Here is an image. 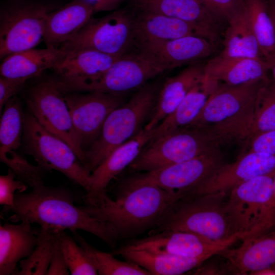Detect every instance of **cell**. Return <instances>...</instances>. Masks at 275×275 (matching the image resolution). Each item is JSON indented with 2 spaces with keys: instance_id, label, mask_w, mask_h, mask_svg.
Segmentation results:
<instances>
[{
  "instance_id": "1f68e13d",
  "label": "cell",
  "mask_w": 275,
  "mask_h": 275,
  "mask_svg": "<svg viewBox=\"0 0 275 275\" xmlns=\"http://www.w3.org/2000/svg\"><path fill=\"white\" fill-rule=\"evenodd\" d=\"M59 230L41 226L36 230L38 240L32 254L19 263L17 275H45L52 257ZM65 231V230H64Z\"/></svg>"
},
{
  "instance_id": "4dcf8cb0",
  "label": "cell",
  "mask_w": 275,
  "mask_h": 275,
  "mask_svg": "<svg viewBox=\"0 0 275 275\" xmlns=\"http://www.w3.org/2000/svg\"><path fill=\"white\" fill-rule=\"evenodd\" d=\"M244 8L263 59L275 58V27L267 0H244Z\"/></svg>"
},
{
  "instance_id": "30bf717a",
  "label": "cell",
  "mask_w": 275,
  "mask_h": 275,
  "mask_svg": "<svg viewBox=\"0 0 275 275\" xmlns=\"http://www.w3.org/2000/svg\"><path fill=\"white\" fill-rule=\"evenodd\" d=\"M49 9L43 5L12 6L0 18V58L34 48L43 40Z\"/></svg>"
},
{
  "instance_id": "44dd1931",
  "label": "cell",
  "mask_w": 275,
  "mask_h": 275,
  "mask_svg": "<svg viewBox=\"0 0 275 275\" xmlns=\"http://www.w3.org/2000/svg\"><path fill=\"white\" fill-rule=\"evenodd\" d=\"M229 248L219 255L226 260L232 274H252L275 262V229L255 238L245 239L236 249Z\"/></svg>"
},
{
  "instance_id": "60d3db41",
  "label": "cell",
  "mask_w": 275,
  "mask_h": 275,
  "mask_svg": "<svg viewBox=\"0 0 275 275\" xmlns=\"http://www.w3.org/2000/svg\"><path fill=\"white\" fill-rule=\"evenodd\" d=\"M245 144L248 150L245 152H255L275 155V130L257 134Z\"/></svg>"
},
{
  "instance_id": "ee69618b",
  "label": "cell",
  "mask_w": 275,
  "mask_h": 275,
  "mask_svg": "<svg viewBox=\"0 0 275 275\" xmlns=\"http://www.w3.org/2000/svg\"><path fill=\"white\" fill-rule=\"evenodd\" d=\"M69 274H70V271L60 247L58 237L47 275H67Z\"/></svg>"
},
{
  "instance_id": "74e56055",
  "label": "cell",
  "mask_w": 275,
  "mask_h": 275,
  "mask_svg": "<svg viewBox=\"0 0 275 275\" xmlns=\"http://www.w3.org/2000/svg\"><path fill=\"white\" fill-rule=\"evenodd\" d=\"M15 173L10 169L8 173L0 176V205L9 211L14 205L16 194L24 192L28 185L17 179Z\"/></svg>"
},
{
  "instance_id": "f6af8a7d",
  "label": "cell",
  "mask_w": 275,
  "mask_h": 275,
  "mask_svg": "<svg viewBox=\"0 0 275 275\" xmlns=\"http://www.w3.org/2000/svg\"><path fill=\"white\" fill-rule=\"evenodd\" d=\"M122 0H96L94 10L97 12L113 10Z\"/></svg>"
},
{
  "instance_id": "d6986e66",
  "label": "cell",
  "mask_w": 275,
  "mask_h": 275,
  "mask_svg": "<svg viewBox=\"0 0 275 275\" xmlns=\"http://www.w3.org/2000/svg\"><path fill=\"white\" fill-rule=\"evenodd\" d=\"M153 129L144 128L114 151L91 173L90 190L84 196L86 204H93L106 194L111 181L128 167L152 139Z\"/></svg>"
},
{
  "instance_id": "c3c4849f",
  "label": "cell",
  "mask_w": 275,
  "mask_h": 275,
  "mask_svg": "<svg viewBox=\"0 0 275 275\" xmlns=\"http://www.w3.org/2000/svg\"><path fill=\"white\" fill-rule=\"evenodd\" d=\"M270 64V71L271 72L272 79L275 82V58L267 61Z\"/></svg>"
},
{
  "instance_id": "277c9868",
  "label": "cell",
  "mask_w": 275,
  "mask_h": 275,
  "mask_svg": "<svg viewBox=\"0 0 275 275\" xmlns=\"http://www.w3.org/2000/svg\"><path fill=\"white\" fill-rule=\"evenodd\" d=\"M227 197L226 192L182 196L171 205L150 234L181 231L214 241L227 240L234 235L226 209Z\"/></svg>"
},
{
  "instance_id": "3957f363",
  "label": "cell",
  "mask_w": 275,
  "mask_h": 275,
  "mask_svg": "<svg viewBox=\"0 0 275 275\" xmlns=\"http://www.w3.org/2000/svg\"><path fill=\"white\" fill-rule=\"evenodd\" d=\"M269 79L235 86L218 84L190 125L204 130L221 146L233 143H244L252 123L258 96Z\"/></svg>"
},
{
  "instance_id": "b9f144b4",
  "label": "cell",
  "mask_w": 275,
  "mask_h": 275,
  "mask_svg": "<svg viewBox=\"0 0 275 275\" xmlns=\"http://www.w3.org/2000/svg\"><path fill=\"white\" fill-rule=\"evenodd\" d=\"M27 79L0 77V111L3 109L6 103L24 86Z\"/></svg>"
},
{
  "instance_id": "52a82bcc",
  "label": "cell",
  "mask_w": 275,
  "mask_h": 275,
  "mask_svg": "<svg viewBox=\"0 0 275 275\" xmlns=\"http://www.w3.org/2000/svg\"><path fill=\"white\" fill-rule=\"evenodd\" d=\"M22 144L43 170L60 172L89 191L91 173L68 144L45 129L31 113L24 114Z\"/></svg>"
},
{
  "instance_id": "e575fe53",
  "label": "cell",
  "mask_w": 275,
  "mask_h": 275,
  "mask_svg": "<svg viewBox=\"0 0 275 275\" xmlns=\"http://www.w3.org/2000/svg\"><path fill=\"white\" fill-rule=\"evenodd\" d=\"M275 130V82L269 79L257 99L254 117L246 143L260 133Z\"/></svg>"
},
{
  "instance_id": "83f0119b",
  "label": "cell",
  "mask_w": 275,
  "mask_h": 275,
  "mask_svg": "<svg viewBox=\"0 0 275 275\" xmlns=\"http://www.w3.org/2000/svg\"><path fill=\"white\" fill-rule=\"evenodd\" d=\"M64 52L61 47H46L11 54L3 59L1 76L27 80L38 77L46 70L52 69Z\"/></svg>"
},
{
  "instance_id": "9c48e42d",
  "label": "cell",
  "mask_w": 275,
  "mask_h": 275,
  "mask_svg": "<svg viewBox=\"0 0 275 275\" xmlns=\"http://www.w3.org/2000/svg\"><path fill=\"white\" fill-rule=\"evenodd\" d=\"M135 44L134 16L126 10L92 19L60 47L64 50L88 49L112 56H123Z\"/></svg>"
},
{
  "instance_id": "4fadbf2b",
  "label": "cell",
  "mask_w": 275,
  "mask_h": 275,
  "mask_svg": "<svg viewBox=\"0 0 275 275\" xmlns=\"http://www.w3.org/2000/svg\"><path fill=\"white\" fill-rule=\"evenodd\" d=\"M65 99L84 152L99 137L109 114L125 102L122 95L99 91L84 94L67 92Z\"/></svg>"
},
{
  "instance_id": "d590c367",
  "label": "cell",
  "mask_w": 275,
  "mask_h": 275,
  "mask_svg": "<svg viewBox=\"0 0 275 275\" xmlns=\"http://www.w3.org/2000/svg\"><path fill=\"white\" fill-rule=\"evenodd\" d=\"M60 247L72 275L98 274L86 249L64 231L59 233Z\"/></svg>"
},
{
  "instance_id": "7a4b0ae2",
  "label": "cell",
  "mask_w": 275,
  "mask_h": 275,
  "mask_svg": "<svg viewBox=\"0 0 275 275\" xmlns=\"http://www.w3.org/2000/svg\"><path fill=\"white\" fill-rule=\"evenodd\" d=\"M75 196L68 188L47 186L44 183L30 192H18L14 206L9 211L13 213L10 221L38 224L59 230L68 229L72 232L82 230L115 248L118 239L113 231L81 206H76Z\"/></svg>"
},
{
  "instance_id": "cb8c5ba5",
  "label": "cell",
  "mask_w": 275,
  "mask_h": 275,
  "mask_svg": "<svg viewBox=\"0 0 275 275\" xmlns=\"http://www.w3.org/2000/svg\"><path fill=\"white\" fill-rule=\"evenodd\" d=\"M269 63L261 59L223 58L219 56L204 66V73L218 84L239 86L268 78Z\"/></svg>"
},
{
  "instance_id": "603a6c76",
  "label": "cell",
  "mask_w": 275,
  "mask_h": 275,
  "mask_svg": "<svg viewBox=\"0 0 275 275\" xmlns=\"http://www.w3.org/2000/svg\"><path fill=\"white\" fill-rule=\"evenodd\" d=\"M205 64H190L177 75L167 79L159 89L153 112L144 129L151 130L170 115L192 88L204 76Z\"/></svg>"
},
{
  "instance_id": "ffe728a7",
  "label": "cell",
  "mask_w": 275,
  "mask_h": 275,
  "mask_svg": "<svg viewBox=\"0 0 275 275\" xmlns=\"http://www.w3.org/2000/svg\"><path fill=\"white\" fill-rule=\"evenodd\" d=\"M135 44L149 41L169 40L197 36L217 41L219 32L180 19L143 11L134 16Z\"/></svg>"
},
{
  "instance_id": "e0dca14e",
  "label": "cell",
  "mask_w": 275,
  "mask_h": 275,
  "mask_svg": "<svg viewBox=\"0 0 275 275\" xmlns=\"http://www.w3.org/2000/svg\"><path fill=\"white\" fill-rule=\"evenodd\" d=\"M139 51L163 66L167 70L211 56L216 50V42L197 36H187L163 41L135 44Z\"/></svg>"
},
{
  "instance_id": "2e32d148",
  "label": "cell",
  "mask_w": 275,
  "mask_h": 275,
  "mask_svg": "<svg viewBox=\"0 0 275 275\" xmlns=\"http://www.w3.org/2000/svg\"><path fill=\"white\" fill-rule=\"evenodd\" d=\"M275 175V155L245 152L234 162L225 163L188 194L228 193L254 177Z\"/></svg>"
},
{
  "instance_id": "8992f818",
  "label": "cell",
  "mask_w": 275,
  "mask_h": 275,
  "mask_svg": "<svg viewBox=\"0 0 275 275\" xmlns=\"http://www.w3.org/2000/svg\"><path fill=\"white\" fill-rule=\"evenodd\" d=\"M220 148L221 146L204 130L189 125L151 139L128 168L133 172H149Z\"/></svg>"
},
{
  "instance_id": "484cf974",
  "label": "cell",
  "mask_w": 275,
  "mask_h": 275,
  "mask_svg": "<svg viewBox=\"0 0 275 275\" xmlns=\"http://www.w3.org/2000/svg\"><path fill=\"white\" fill-rule=\"evenodd\" d=\"M218 85L216 81L204 74L175 111L153 129L152 139L190 125L199 116Z\"/></svg>"
},
{
  "instance_id": "9a60e30c",
  "label": "cell",
  "mask_w": 275,
  "mask_h": 275,
  "mask_svg": "<svg viewBox=\"0 0 275 275\" xmlns=\"http://www.w3.org/2000/svg\"><path fill=\"white\" fill-rule=\"evenodd\" d=\"M166 71L163 66L140 51L128 52L120 57L100 78L87 85L82 91L123 96L139 90Z\"/></svg>"
},
{
  "instance_id": "ac0fdd59",
  "label": "cell",
  "mask_w": 275,
  "mask_h": 275,
  "mask_svg": "<svg viewBox=\"0 0 275 275\" xmlns=\"http://www.w3.org/2000/svg\"><path fill=\"white\" fill-rule=\"evenodd\" d=\"M64 51L52 69L70 90L82 91L87 85L100 78L122 56L88 49Z\"/></svg>"
},
{
  "instance_id": "7402d4cb",
  "label": "cell",
  "mask_w": 275,
  "mask_h": 275,
  "mask_svg": "<svg viewBox=\"0 0 275 275\" xmlns=\"http://www.w3.org/2000/svg\"><path fill=\"white\" fill-rule=\"evenodd\" d=\"M94 5L87 0H73L47 17L43 41L46 47L59 48L91 19Z\"/></svg>"
},
{
  "instance_id": "ba28073f",
  "label": "cell",
  "mask_w": 275,
  "mask_h": 275,
  "mask_svg": "<svg viewBox=\"0 0 275 275\" xmlns=\"http://www.w3.org/2000/svg\"><path fill=\"white\" fill-rule=\"evenodd\" d=\"M61 79L42 80L30 90L26 99L30 113L45 129L68 144L84 164L85 152L65 99L69 91Z\"/></svg>"
},
{
  "instance_id": "f546056e",
  "label": "cell",
  "mask_w": 275,
  "mask_h": 275,
  "mask_svg": "<svg viewBox=\"0 0 275 275\" xmlns=\"http://www.w3.org/2000/svg\"><path fill=\"white\" fill-rule=\"evenodd\" d=\"M227 23L224 33L223 49L218 56L223 58L264 60L251 28L244 4L243 7L231 17Z\"/></svg>"
},
{
  "instance_id": "836d02e7",
  "label": "cell",
  "mask_w": 275,
  "mask_h": 275,
  "mask_svg": "<svg viewBox=\"0 0 275 275\" xmlns=\"http://www.w3.org/2000/svg\"><path fill=\"white\" fill-rule=\"evenodd\" d=\"M77 242L87 251L100 275H151L146 269L128 261H122L112 253L100 251L89 244L76 233L73 232Z\"/></svg>"
},
{
  "instance_id": "f35d334b",
  "label": "cell",
  "mask_w": 275,
  "mask_h": 275,
  "mask_svg": "<svg viewBox=\"0 0 275 275\" xmlns=\"http://www.w3.org/2000/svg\"><path fill=\"white\" fill-rule=\"evenodd\" d=\"M275 228V175L271 196L264 206L258 222L244 239L253 238L272 231Z\"/></svg>"
},
{
  "instance_id": "6da1fadb",
  "label": "cell",
  "mask_w": 275,
  "mask_h": 275,
  "mask_svg": "<svg viewBox=\"0 0 275 275\" xmlns=\"http://www.w3.org/2000/svg\"><path fill=\"white\" fill-rule=\"evenodd\" d=\"M180 198L155 184L131 177L120 186L115 199L106 194L95 203L81 207L105 223L119 240L133 238L153 229Z\"/></svg>"
},
{
  "instance_id": "d6a6232c",
  "label": "cell",
  "mask_w": 275,
  "mask_h": 275,
  "mask_svg": "<svg viewBox=\"0 0 275 275\" xmlns=\"http://www.w3.org/2000/svg\"><path fill=\"white\" fill-rule=\"evenodd\" d=\"M0 122V152L17 151L22 143L24 114L16 96L5 104Z\"/></svg>"
},
{
  "instance_id": "5b68a950",
  "label": "cell",
  "mask_w": 275,
  "mask_h": 275,
  "mask_svg": "<svg viewBox=\"0 0 275 275\" xmlns=\"http://www.w3.org/2000/svg\"><path fill=\"white\" fill-rule=\"evenodd\" d=\"M159 91L158 84H147L109 114L99 137L85 152L84 165L91 173L113 151L144 128Z\"/></svg>"
},
{
  "instance_id": "4316f807",
  "label": "cell",
  "mask_w": 275,
  "mask_h": 275,
  "mask_svg": "<svg viewBox=\"0 0 275 275\" xmlns=\"http://www.w3.org/2000/svg\"><path fill=\"white\" fill-rule=\"evenodd\" d=\"M112 253L114 255H121L125 260L138 264L153 275L183 274L196 268L213 256L189 258L122 246L115 250Z\"/></svg>"
},
{
  "instance_id": "8d00e7d4",
  "label": "cell",
  "mask_w": 275,
  "mask_h": 275,
  "mask_svg": "<svg viewBox=\"0 0 275 275\" xmlns=\"http://www.w3.org/2000/svg\"><path fill=\"white\" fill-rule=\"evenodd\" d=\"M0 160L16 175V178L32 188L43 184L44 171L17 153L16 151L0 152Z\"/></svg>"
},
{
  "instance_id": "8fae6325",
  "label": "cell",
  "mask_w": 275,
  "mask_h": 275,
  "mask_svg": "<svg viewBox=\"0 0 275 275\" xmlns=\"http://www.w3.org/2000/svg\"><path fill=\"white\" fill-rule=\"evenodd\" d=\"M226 162L221 149L132 178L152 183L181 197L188 194Z\"/></svg>"
},
{
  "instance_id": "5bb4252c",
  "label": "cell",
  "mask_w": 275,
  "mask_h": 275,
  "mask_svg": "<svg viewBox=\"0 0 275 275\" xmlns=\"http://www.w3.org/2000/svg\"><path fill=\"white\" fill-rule=\"evenodd\" d=\"M274 176L254 177L228 193L226 209L232 234H243L244 239L255 227L271 196Z\"/></svg>"
},
{
  "instance_id": "681fc988",
  "label": "cell",
  "mask_w": 275,
  "mask_h": 275,
  "mask_svg": "<svg viewBox=\"0 0 275 275\" xmlns=\"http://www.w3.org/2000/svg\"><path fill=\"white\" fill-rule=\"evenodd\" d=\"M271 1L275 3V0H271Z\"/></svg>"
},
{
  "instance_id": "7dc6e473",
  "label": "cell",
  "mask_w": 275,
  "mask_h": 275,
  "mask_svg": "<svg viewBox=\"0 0 275 275\" xmlns=\"http://www.w3.org/2000/svg\"><path fill=\"white\" fill-rule=\"evenodd\" d=\"M267 1V7L269 13L273 22L275 27V3L271 0Z\"/></svg>"
},
{
  "instance_id": "d4e9b609",
  "label": "cell",
  "mask_w": 275,
  "mask_h": 275,
  "mask_svg": "<svg viewBox=\"0 0 275 275\" xmlns=\"http://www.w3.org/2000/svg\"><path fill=\"white\" fill-rule=\"evenodd\" d=\"M38 240L36 230L25 222L0 225V275H17L18 264L28 257Z\"/></svg>"
},
{
  "instance_id": "bcb514c9",
  "label": "cell",
  "mask_w": 275,
  "mask_h": 275,
  "mask_svg": "<svg viewBox=\"0 0 275 275\" xmlns=\"http://www.w3.org/2000/svg\"><path fill=\"white\" fill-rule=\"evenodd\" d=\"M253 275H275V262L268 267L256 271Z\"/></svg>"
},
{
  "instance_id": "ab89813d",
  "label": "cell",
  "mask_w": 275,
  "mask_h": 275,
  "mask_svg": "<svg viewBox=\"0 0 275 275\" xmlns=\"http://www.w3.org/2000/svg\"><path fill=\"white\" fill-rule=\"evenodd\" d=\"M212 14L228 20L244 6V0H199Z\"/></svg>"
},
{
  "instance_id": "7bdbcfd3",
  "label": "cell",
  "mask_w": 275,
  "mask_h": 275,
  "mask_svg": "<svg viewBox=\"0 0 275 275\" xmlns=\"http://www.w3.org/2000/svg\"><path fill=\"white\" fill-rule=\"evenodd\" d=\"M207 260L196 268L188 272L190 273L189 274L197 275L232 274L226 260L224 262H222L215 260L207 261Z\"/></svg>"
},
{
  "instance_id": "f1b7e54d",
  "label": "cell",
  "mask_w": 275,
  "mask_h": 275,
  "mask_svg": "<svg viewBox=\"0 0 275 275\" xmlns=\"http://www.w3.org/2000/svg\"><path fill=\"white\" fill-rule=\"evenodd\" d=\"M142 10L203 25L221 32L225 21L210 12L199 0H136Z\"/></svg>"
},
{
  "instance_id": "7c38bea8",
  "label": "cell",
  "mask_w": 275,
  "mask_h": 275,
  "mask_svg": "<svg viewBox=\"0 0 275 275\" xmlns=\"http://www.w3.org/2000/svg\"><path fill=\"white\" fill-rule=\"evenodd\" d=\"M243 237V234L236 233L227 240L214 241L189 232L164 231L133 239L122 247L195 258L220 254Z\"/></svg>"
}]
</instances>
